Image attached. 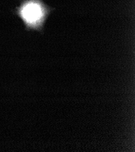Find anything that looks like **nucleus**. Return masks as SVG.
Here are the masks:
<instances>
[{"mask_svg":"<svg viewBox=\"0 0 135 152\" xmlns=\"http://www.w3.org/2000/svg\"><path fill=\"white\" fill-rule=\"evenodd\" d=\"M20 4L12 12L23 21L27 31L44 32V26L55 8L43 0H20Z\"/></svg>","mask_w":135,"mask_h":152,"instance_id":"nucleus-1","label":"nucleus"}]
</instances>
